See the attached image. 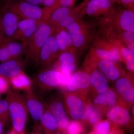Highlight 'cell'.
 I'll use <instances>...</instances> for the list:
<instances>
[{"mask_svg":"<svg viewBox=\"0 0 134 134\" xmlns=\"http://www.w3.org/2000/svg\"><path fill=\"white\" fill-rule=\"evenodd\" d=\"M72 38L76 54H81L91 47L98 34L95 23L81 18L66 29Z\"/></svg>","mask_w":134,"mask_h":134,"instance_id":"6da1fadb","label":"cell"},{"mask_svg":"<svg viewBox=\"0 0 134 134\" xmlns=\"http://www.w3.org/2000/svg\"><path fill=\"white\" fill-rule=\"evenodd\" d=\"M55 28L47 20L42 21L29 40L24 54L26 61L38 66L41 48L47 40L55 33Z\"/></svg>","mask_w":134,"mask_h":134,"instance_id":"7a4b0ae2","label":"cell"},{"mask_svg":"<svg viewBox=\"0 0 134 134\" xmlns=\"http://www.w3.org/2000/svg\"><path fill=\"white\" fill-rule=\"evenodd\" d=\"M5 99L8 104L9 115L16 131L21 132L24 129L29 111L23 96L19 90L9 89Z\"/></svg>","mask_w":134,"mask_h":134,"instance_id":"3957f363","label":"cell"},{"mask_svg":"<svg viewBox=\"0 0 134 134\" xmlns=\"http://www.w3.org/2000/svg\"><path fill=\"white\" fill-rule=\"evenodd\" d=\"M0 10L9 11L17 15L22 19H32L47 20L44 8L22 1H15L3 3Z\"/></svg>","mask_w":134,"mask_h":134,"instance_id":"277c9868","label":"cell"},{"mask_svg":"<svg viewBox=\"0 0 134 134\" xmlns=\"http://www.w3.org/2000/svg\"><path fill=\"white\" fill-rule=\"evenodd\" d=\"M91 48L102 59L115 62H123L115 39L104 38L98 34L92 43Z\"/></svg>","mask_w":134,"mask_h":134,"instance_id":"5b68a950","label":"cell"},{"mask_svg":"<svg viewBox=\"0 0 134 134\" xmlns=\"http://www.w3.org/2000/svg\"><path fill=\"white\" fill-rule=\"evenodd\" d=\"M62 97L68 116L74 120L80 119L88 102L87 97L80 93L68 91H63Z\"/></svg>","mask_w":134,"mask_h":134,"instance_id":"8992f818","label":"cell"},{"mask_svg":"<svg viewBox=\"0 0 134 134\" xmlns=\"http://www.w3.org/2000/svg\"><path fill=\"white\" fill-rule=\"evenodd\" d=\"M43 103L55 118L59 128L62 130H66L69 121L62 96L59 93H56L46 99Z\"/></svg>","mask_w":134,"mask_h":134,"instance_id":"52a82bcc","label":"cell"},{"mask_svg":"<svg viewBox=\"0 0 134 134\" xmlns=\"http://www.w3.org/2000/svg\"><path fill=\"white\" fill-rule=\"evenodd\" d=\"M85 15L94 17L112 19L117 10L109 0H90L83 8Z\"/></svg>","mask_w":134,"mask_h":134,"instance_id":"ba28073f","label":"cell"},{"mask_svg":"<svg viewBox=\"0 0 134 134\" xmlns=\"http://www.w3.org/2000/svg\"><path fill=\"white\" fill-rule=\"evenodd\" d=\"M115 88L120 104L129 109L134 102L133 80L132 76L126 74L121 77L116 81Z\"/></svg>","mask_w":134,"mask_h":134,"instance_id":"9c48e42d","label":"cell"},{"mask_svg":"<svg viewBox=\"0 0 134 134\" xmlns=\"http://www.w3.org/2000/svg\"><path fill=\"white\" fill-rule=\"evenodd\" d=\"M94 68L102 73L108 80L114 81L127 74L119 62L102 59L95 54L93 62Z\"/></svg>","mask_w":134,"mask_h":134,"instance_id":"30bf717a","label":"cell"},{"mask_svg":"<svg viewBox=\"0 0 134 134\" xmlns=\"http://www.w3.org/2000/svg\"><path fill=\"white\" fill-rule=\"evenodd\" d=\"M59 54V48L54 34L47 40L41 48L38 66L42 70H46Z\"/></svg>","mask_w":134,"mask_h":134,"instance_id":"8fae6325","label":"cell"},{"mask_svg":"<svg viewBox=\"0 0 134 134\" xmlns=\"http://www.w3.org/2000/svg\"><path fill=\"white\" fill-rule=\"evenodd\" d=\"M63 74L53 70H43L38 75L34 84L42 91L59 87L62 81Z\"/></svg>","mask_w":134,"mask_h":134,"instance_id":"7c38bea8","label":"cell"},{"mask_svg":"<svg viewBox=\"0 0 134 134\" xmlns=\"http://www.w3.org/2000/svg\"><path fill=\"white\" fill-rule=\"evenodd\" d=\"M90 89V73L85 70L78 71L72 75L67 87L68 91L80 93L86 97Z\"/></svg>","mask_w":134,"mask_h":134,"instance_id":"4fadbf2b","label":"cell"},{"mask_svg":"<svg viewBox=\"0 0 134 134\" xmlns=\"http://www.w3.org/2000/svg\"><path fill=\"white\" fill-rule=\"evenodd\" d=\"M23 96L28 111L32 117L36 121L41 120L46 107L43 102H41L31 88L23 91Z\"/></svg>","mask_w":134,"mask_h":134,"instance_id":"5bb4252c","label":"cell"},{"mask_svg":"<svg viewBox=\"0 0 134 134\" xmlns=\"http://www.w3.org/2000/svg\"><path fill=\"white\" fill-rule=\"evenodd\" d=\"M43 21L32 19H23L19 21L12 41H28Z\"/></svg>","mask_w":134,"mask_h":134,"instance_id":"9a60e30c","label":"cell"},{"mask_svg":"<svg viewBox=\"0 0 134 134\" xmlns=\"http://www.w3.org/2000/svg\"><path fill=\"white\" fill-rule=\"evenodd\" d=\"M93 103L104 114H106L108 110L114 106L120 104V102L115 91L110 88L95 96Z\"/></svg>","mask_w":134,"mask_h":134,"instance_id":"2e32d148","label":"cell"},{"mask_svg":"<svg viewBox=\"0 0 134 134\" xmlns=\"http://www.w3.org/2000/svg\"><path fill=\"white\" fill-rule=\"evenodd\" d=\"M1 12L2 13V32L4 37V43H5L12 41L20 18L17 15L10 11L6 10Z\"/></svg>","mask_w":134,"mask_h":134,"instance_id":"e0dca14e","label":"cell"},{"mask_svg":"<svg viewBox=\"0 0 134 134\" xmlns=\"http://www.w3.org/2000/svg\"><path fill=\"white\" fill-rule=\"evenodd\" d=\"M114 25L120 31L134 32V11L124 9L117 11L112 19Z\"/></svg>","mask_w":134,"mask_h":134,"instance_id":"ac0fdd59","label":"cell"},{"mask_svg":"<svg viewBox=\"0 0 134 134\" xmlns=\"http://www.w3.org/2000/svg\"><path fill=\"white\" fill-rule=\"evenodd\" d=\"M108 119L117 126H125L130 122L131 116L125 105L118 104L108 110L106 113Z\"/></svg>","mask_w":134,"mask_h":134,"instance_id":"d6986e66","label":"cell"},{"mask_svg":"<svg viewBox=\"0 0 134 134\" xmlns=\"http://www.w3.org/2000/svg\"><path fill=\"white\" fill-rule=\"evenodd\" d=\"M91 75V89L96 96L103 93L110 88L108 80L97 69L93 68L90 71Z\"/></svg>","mask_w":134,"mask_h":134,"instance_id":"ffe728a7","label":"cell"},{"mask_svg":"<svg viewBox=\"0 0 134 134\" xmlns=\"http://www.w3.org/2000/svg\"><path fill=\"white\" fill-rule=\"evenodd\" d=\"M25 62L20 58L10 60L0 64V75L9 79L23 71Z\"/></svg>","mask_w":134,"mask_h":134,"instance_id":"44dd1931","label":"cell"},{"mask_svg":"<svg viewBox=\"0 0 134 134\" xmlns=\"http://www.w3.org/2000/svg\"><path fill=\"white\" fill-rule=\"evenodd\" d=\"M61 73L63 75L71 74L76 69V54L71 52H65L58 56Z\"/></svg>","mask_w":134,"mask_h":134,"instance_id":"7402d4cb","label":"cell"},{"mask_svg":"<svg viewBox=\"0 0 134 134\" xmlns=\"http://www.w3.org/2000/svg\"><path fill=\"white\" fill-rule=\"evenodd\" d=\"M55 33L59 54L65 52L75 53L72 38L66 29H58Z\"/></svg>","mask_w":134,"mask_h":134,"instance_id":"603a6c76","label":"cell"},{"mask_svg":"<svg viewBox=\"0 0 134 134\" xmlns=\"http://www.w3.org/2000/svg\"><path fill=\"white\" fill-rule=\"evenodd\" d=\"M87 3L83 2L76 7H74L71 13L59 23L55 30L59 29H66L76 20L82 18L85 15L83 8Z\"/></svg>","mask_w":134,"mask_h":134,"instance_id":"cb8c5ba5","label":"cell"},{"mask_svg":"<svg viewBox=\"0 0 134 134\" xmlns=\"http://www.w3.org/2000/svg\"><path fill=\"white\" fill-rule=\"evenodd\" d=\"M103 115L100 110L93 103L88 101L79 120L94 125L101 120Z\"/></svg>","mask_w":134,"mask_h":134,"instance_id":"d4e9b609","label":"cell"},{"mask_svg":"<svg viewBox=\"0 0 134 134\" xmlns=\"http://www.w3.org/2000/svg\"><path fill=\"white\" fill-rule=\"evenodd\" d=\"M28 41H10L3 43L7 48L11 60L20 58L24 54Z\"/></svg>","mask_w":134,"mask_h":134,"instance_id":"484cf974","label":"cell"},{"mask_svg":"<svg viewBox=\"0 0 134 134\" xmlns=\"http://www.w3.org/2000/svg\"><path fill=\"white\" fill-rule=\"evenodd\" d=\"M13 88L19 90H26L32 88V83L30 79L22 71L18 74L9 79Z\"/></svg>","mask_w":134,"mask_h":134,"instance_id":"4316f807","label":"cell"},{"mask_svg":"<svg viewBox=\"0 0 134 134\" xmlns=\"http://www.w3.org/2000/svg\"><path fill=\"white\" fill-rule=\"evenodd\" d=\"M74 7V6L61 7L56 9L50 15L47 21L56 30L59 23L71 13Z\"/></svg>","mask_w":134,"mask_h":134,"instance_id":"83f0119b","label":"cell"},{"mask_svg":"<svg viewBox=\"0 0 134 134\" xmlns=\"http://www.w3.org/2000/svg\"><path fill=\"white\" fill-rule=\"evenodd\" d=\"M117 45L119 48L120 52L123 59V62L125 63L127 69L130 72H133L134 71V53L129 50L120 40H116Z\"/></svg>","mask_w":134,"mask_h":134,"instance_id":"f1b7e54d","label":"cell"},{"mask_svg":"<svg viewBox=\"0 0 134 134\" xmlns=\"http://www.w3.org/2000/svg\"><path fill=\"white\" fill-rule=\"evenodd\" d=\"M41 121L44 127L50 132H54L59 128L57 121L46 107Z\"/></svg>","mask_w":134,"mask_h":134,"instance_id":"f546056e","label":"cell"},{"mask_svg":"<svg viewBox=\"0 0 134 134\" xmlns=\"http://www.w3.org/2000/svg\"><path fill=\"white\" fill-rule=\"evenodd\" d=\"M111 130V122L109 120L99 121L94 125L93 132L96 134H108Z\"/></svg>","mask_w":134,"mask_h":134,"instance_id":"4dcf8cb0","label":"cell"},{"mask_svg":"<svg viewBox=\"0 0 134 134\" xmlns=\"http://www.w3.org/2000/svg\"><path fill=\"white\" fill-rule=\"evenodd\" d=\"M66 130L67 134H81L84 131L81 123L77 120L69 121Z\"/></svg>","mask_w":134,"mask_h":134,"instance_id":"1f68e13d","label":"cell"},{"mask_svg":"<svg viewBox=\"0 0 134 134\" xmlns=\"http://www.w3.org/2000/svg\"><path fill=\"white\" fill-rule=\"evenodd\" d=\"M43 4L44 7V9L47 19L53 11L59 8L58 0H43Z\"/></svg>","mask_w":134,"mask_h":134,"instance_id":"d6a6232c","label":"cell"},{"mask_svg":"<svg viewBox=\"0 0 134 134\" xmlns=\"http://www.w3.org/2000/svg\"><path fill=\"white\" fill-rule=\"evenodd\" d=\"M8 104L6 99L0 100V119H7L9 116Z\"/></svg>","mask_w":134,"mask_h":134,"instance_id":"836d02e7","label":"cell"},{"mask_svg":"<svg viewBox=\"0 0 134 134\" xmlns=\"http://www.w3.org/2000/svg\"><path fill=\"white\" fill-rule=\"evenodd\" d=\"M10 85L9 79L0 75V95L7 93Z\"/></svg>","mask_w":134,"mask_h":134,"instance_id":"e575fe53","label":"cell"},{"mask_svg":"<svg viewBox=\"0 0 134 134\" xmlns=\"http://www.w3.org/2000/svg\"><path fill=\"white\" fill-rule=\"evenodd\" d=\"M117 2L126 8L127 9L134 11V0H117Z\"/></svg>","mask_w":134,"mask_h":134,"instance_id":"d590c367","label":"cell"},{"mask_svg":"<svg viewBox=\"0 0 134 134\" xmlns=\"http://www.w3.org/2000/svg\"><path fill=\"white\" fill-rule=\"evenodd\" d=\"M15 1H22L32 5L38 6L42 5L43 3V0H2V3Z\"/></svg>","mask_w":134,"mask_h":134,"instance_id":"8d00e7d4","label":"cell"},{"mask_svg":"<svg viewBox=\"0 0 134 134\" xmlns=\"http://www.w3.org/2000/svg\"><path fill=\"white\" fill-rule=\"evenodd\" d=\"M76 0H58V7H70L74 6Z\"/></svg>","mask_w":134,"mask_h":134,"instance_id":"74e56055","label":"cell"},{"mask_svg":"<svg viewBox=\"0 0 134 134\" xmlns=\"http://www.w3.org/2000/svg\"><path fill=\"white\" fill-rule=\"evenodd\" d=\"M2 13L0 10V45L4 43V37L2 29Z\"/></svg>","mask_w":134,"mask_h":134,"instance_id":"f35d334b","label":"cell"},{"mask_svg":"<svg viewBox=\"0 0 134 134\" xmlns=\"http://www.w3.org/2000/svg\"><path fill=\"white\" fill-rule=\"evenodd\" d=\"M108 134H124L122 131L117 127L114 126L111 129Z\"/></svg>","mask_w":134,"mask_h":134,"instance_id":"ab89813d","label":"cell"},{"mask_svg":"<svg viewBox=\"0 0 134 134\" xmlns=\"http://www.w3.org/2000/svg\"><path fill=\"white\" fill-rule=\"evenodd\" d=\"M6 119H0V134H2Z\"/></svg>","mask_w":134,"mask_h":134,"instance_id":"60d3db41","label":"cell"},{"mask_svg":"<svg viewBox=\"0 0 134 134\" xmlns=\"http://www.w3.org/2000/svg\"><path fill=\"white\" fill-rule=\"evenodd\" d=\"M109 1H110L111 2H112L113 3L114 2H117V0H109Z\"/></svg>","mask_w":134,"mask_h":134,"instance_id":"b9f144b4","label":"cell"},{"mask_svg":"<svg viewBox=\"0 0 134 134\" xmlns=\"http://www.w3.org/2000/svg\"><path fill=\"white\" fill-rule=\"evenodd\" d=\"M86 134H96V133H95V132H90V133H88Z\"/></svg>","mask_w":134,"mask_h":134,"instance_id":"7bdbcfd3","label":"cell"},{"mask_svg":"<svg viewBox=\"0 0 134 134\" xmlns=\"http://www.w3.org/2000/svg\"><path fill=\"white\" fill-rule=\"evenodd\" d=\"M8 134H16L15 133H14V132H10Z\"/></svg>","mask_w":134,"mask_h":134,"instance_id":"ee69618b","label":"cell"},{"mask_svg":"<svg viewBox=\"0 0 134 134\" xmlns=\"http://www.w3.org/2000/svg\"><path fill=\"white\" fill-rule=\"evenodd\" d=\"M134 106H133V109H132V114H133V115H134Z\"/></svg>","mask_w":134,"mask_h":134,"instance_id":"f6af8a7d","label":"cell"},{"mask_svg":"<svg viewBox=\"0 0 134 134\" xmlns=\"http://www.w3.org/2000/svg\"><path fill=\"white\" fill-rule=\"evenodd\" d=\"M76 1H78V0H76ZM84 2H88L89 1H90V0H83Z\"/></svg>","mask_w":134,"mask_h":134,"instance_id":"bcb514c9","label":"cell"},{"mask_svg":"<svg viewBox=\"0 0 134 134\" xmlns=\"http://www.w3.org/2000/svg\"><path fill=\"white\" fill-rule=\"evenodd\" d=\"M2 99V95H0V100Z\"/></svg>","mask_w":134,"mask_h":134,"instance_id":"7dc6e473","label":"cell"},{"mask_svg":"<svg viewBox=\"0 0 134 134\" xmlns=\"http://www.w3.org/2000/svg\"><path fill=\"white\" fill-rule=\"evenodd\" d=\"M56 134H64L62 133H57Z\"/></svg>","mask_w":134,"mask_h":134,"instance_id":"c3c4849f","label":"cell"}]
</instances>
